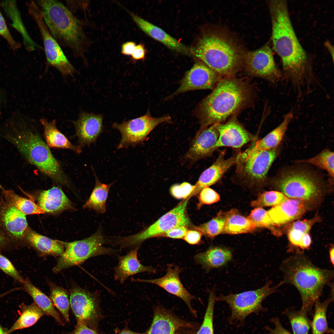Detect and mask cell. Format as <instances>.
Segmentation results:
<instances>
[{"instance_id":"61","label":"cell","mask_w":334,"mask_h":334,"mask_svg":"<svg viewBox=\"0 0 334 334\" xmlns=\"http://www.w3.org/2000/svg\"><path fill=\"white\" fill-rule=\"evenodd\" d=\"M17 289V288L16 289H12L11 290H9V291H8L7 292H5V293H2V294H0V298H2V297H3L4 296L6 295L7 294H8L9 293L11 292H12V291H14L16 289Z\"/></svg>"},{"instance_id":"22","label":"cell","mask_w":334,"mask_h":334,"mask_svg":"<svg viewBox=\"0 0 334 334\" xmlns=\"http://www.w3.org/2000/svg\"><path fill=\"white\" fill-rule=\"evenodd\" d=\"M103 120L101 114L85 112L80 114L73 123L80 147L89 145L96 141L103 131Z\"/></svg>"},{"instance_id":"53","label":"cell","mask_w":334,"mask_h":334,"mask_svg":"<svg viewBox=\"0 0 334 334\" xmlns=\"http://www.w3.org/2000/svg\"><path fill=\"white\" fill-rule=\"evenodd\" d=\"M271 322L273 323L274 327L268 328V332L267 334H292L283 326L278 318L272 319Z\"/></svg>"},{"instance_id":"51","label":"cell","mask_w":334,"mask_h":334,"mask_svg":"<svg viewBox=\"0 0 334 334\" xmlns=\"http://www.w3.org/2000/svg\"><path fill=\"white\" fill-rule=\"evenodd\" d=\"M202 235V233L197 230H188L183 239L190 244L196 245L200 242Z\"/></svg>"},{"instance_id":"21","label":"cell","mask_w":334,"mask_h":334,"mask_svg":"<svg viewBox=\"0 0 334 334\" xmlns=\"http://www.w3.org/2000/svg\"><path fill=\"white\" fill-rule=\"evenodd\" d=\"M118 4L128 13L138 27L147 35L173 50L186 54H191V49L162 29L129 11L120 3Z\"/></svg>"},{"instance_id":"26","label":"cell","mask_w":334,"mask_h":334,"mask_svg":"<svg viewBox=\"0 0 334 334\" xmlns=\"http://www.w3.org/2000/svg\"><path fill=\"white\" fill-rule=\"evenodd\" d=\"M306 208L304 201L289 198L268 211L276 225L284 224L298 218L305 212Z\"/></svg>"},{"instance_id":"31","label":"cell","mask_w":334,"mask_h":334,"mask_svg":"<svg viewBox=\"0 0 334 334\" xmlns=\"http://www.w3.org/2000/svg\"><path fill=\"white\" fill-rule=\"evenodd\" d=\"M27 241L42 255L60 256L64 250L62 242L30 230L25 234Z\"/></svg>"},{"instance_id":"39","label":"cell","mask_w":334,"mask_h":334,"mask_svg":"<svg viewBox=\"0 0 334 334\" xmlns=\"http://www.w3.org/2000/svg\"><path fill=\"white\" fill-rule=\"evenodd\" d=\"M290 322L293 334H308L311 322L308 313L301 310L298 311L287 310L284 312Z\"/></svg>"},{"instance_id":"50","label":"cell","mask_w":334,"mask_h":334,"mask_svg":"<svg viewBox=\"0 0 334 334\" xmlns=\"http://www.w3.org/2000/svg\"><path fill=\"white\" fill-rule=\"evenodd\" d=\"M314 223L312 220L296 221L292 225L291 229L299 231L303 233H309Z\"/></svg>"},{"instance_id":"19","label":"cell","mask_w":334,"mask_h":334,"mask_svg":"<svg viewBox=\"0 0 334 334\" xmlns=\"http://www.w3.org/2000/svg\"><path fill=\"white\" fill-rule=\"evenodd\" d=\"M191 323L181 319L161 306L155 309L153 320L145 334H176L182 329L193 328Z\"/></svg>"},{"instance_id":"4","label":"cell","mask_w":334,"mask_h":334,"mask_svg":"<svg viewBox=\"0 0 334 334\" xmlns=\"http://www.w3.org/2000/svg\"><path fill=\"white\" fill-rule=\"evenodd\" d=\"M37 5L51 34L76 57L84 58L88 45L83 23L56 0H38Z\"/></svg>"},{"instance_id":"34","label":"cell","mask_w":334,"mask_h":334,"mask_svg":"<svg viewBox=\"0 0 334 334\" xmlns=\"http://www.w3.org/2000/svg\"><path fill=\"white\" fill-rule=\"evenodd\" d=\"M19 316L7 331V334H10L16 330L30 327L45 314L35 303L28 305L21 304L19 306Z\"/></svg>"},{"instance_id":"52","label":"cell","mask_w":334,"mask_h":334,"mask_svg":"<svg viewBox=\"0 0 334 334\" xmlns=\"http://www.w3.org/2000/svg\"><path fill=\"white\" fill-rule=\"evenodd\" d=\"M304 234L299 231L290 229L288 235L289 242L293 246L301 248Z\"/></svg>"},{"instance_id":"44","label":"cell","mask_w":334,"mask_h":334,"mask_svg":"<svg viewBox=\"0 0 334 334\" xmlns=\"http://www.w3.org/2000/svg\"><path fill=\"white\" fill-rule=\"evenodd\" d=\"M247 218L255 227L267 228L274 231L276 225L271 219L268 211L262 208H255L252 210Z\"/></svg>"},{"instance_id":"11","label":"cell","mask_w":334,"mask_h":334,"mask_svg":"<svg viewBox=\"0 0 334 334\" xmlns=\"http://www.w3.org/2000/svg\"><path fill=\"white\" fill-rule=\"evenodd\" d=\"M168 115L155 118L149 111L144 115L121 123L115 122L112 127L119 131L121 138L117 146L120 149L136 145L145 140L149 134L158 125L171 121Z\"/></svg>"},{"instance_id":"63","label":"cell","mask_w":334,"mask_h":334,"mask_svg":"<svg viewBox=\"0 0 334 334\" xmlns=\"http://www.w3.org/2000/svg\"><path fill=\"white\" fill-rule=\"evenodd\" d=\"M4 241V237L2 234L0 233V246L1 245Z\"/></svg>"},{"instance_id":"6","label":"cell","mask_w":334,"mask_h":334,"mask_svg":"<svg viewBox=\"0 0 334 334\" xmlns=\"http://www.w3.org/2000/svg\"><path fill=\"white\" fill-rule=\"evenodd\" d=\"M31 164L57 183L66 184L68 179L49 147L39 135L28 130L6 135Z\"/></svg>"},{"instance_id":"10","label":"cell","mask_w":334,"mask_h":334,"mask_svg":"<svg viewBox=\"0 0 334 334\" xmlns=\"http://www.w3.org/2000/svg\"><path fill=\"white\" fill-rule=\"evenodd\" d=\"M28 8L41 36L48 64L57 69L64 75H73L76 71L75 69L50 32L37 4L31 1L28 4Z\"/></svg>"},{"instance_id":"56","label":"cell","mask_w":334,"mask_h":334,"mask_svg":"<svg viewBox=\"0 0 334 334\" xmlns=\"http://www.w3.org/2000/svg\"><path fill=\"white\" fill-rule=\"evenodd\" d=\"M136 45L135 42L131 41L123 43L121 46V53L125 56H131Z\"/></svg>"},{"instance_id":"15","label":"cell","mask_w":334,"mask_h":334,"mask_svg":"<svg viewBox=\"0 0 334 334\" xmlns=\"http://www.w3.org/2000/svg\"><path fill=\"white\" fill-rule=\"evenodd\" d=\"M221 76L205 64L196 63L186 72L173 96L190 91L213 89Z\"/></svg>"},{"instance_id":"46","label":"cell","mask_w":334,"mask_h":334,"mask_svg":"<svg viewBox=\"0 0 334 334\" xmlns=\"http://www.w3.org/2000/svg\"><path fill=\"white\" fill-rule=\"evenodd\" d=\"M198 208L203 204H210L220 200L219 195L214 190L209 187L203 189L199 192Z\"/></svg>"},{"instance_id":"5","label":"cell","mask_w":334,"mask_h":334,"mask_svg":"<svg viewBox=\"0 0 334 334\" xmlns=\"http://www.w3.org/2000/svg\"><path fill=\"white\" fill-rule=\"evenodd\" d=\"M191 51V54L225 78L235 75L241 64L238 48L230 39L220 33L204 35Z\"/></svg>"},{"instance_id":"32","label":"cell","mask_w":334,"mask_h":334,"mask_svg":"<svg viewBox=\"0 0 334 334\" xmlns=\"http://www.w3.org/2000/svg\"><path fill=\"white\" fill-rule=\"evenodd\" d=\"M225 213V222L222 233L237 234L248 233L253 232L256 228L247 217L240 215L235 209Z\"/></svg>"},{"instance_id":"49","label":"cell","mask_w":334,"mask_h":334,"mask_svg":"<svg viewBox=\"0 0 334 334\" xmlns=\"http://www.w3.org/2000/svg\"><path fill=\"white\" fill-rule=\"evenodd\" d=\"M188 230L186 227L185 226L177 227L159 234L156 237L183 239Z\"/></svg>"},{"instance_id":"40","label":"cell","mask_w":334,"mask_h":334,"mask_svg":"<svg viewBox=\"0 0 334 334\" xmlns=\"http://www.w3.org/2000/svg\"><path fill=\"white\" fill-rule=\"evenodd\" d=\"M225 213L220 212L216 216L207 222L195 228L207 237L213 238L222 233L225 222Z\"/></svg>"},{"instance_id":"30","label":"cell","mask_w":334,"mask_h":334,"mask_svg":"<svg viewBox=\"0 0 334 334\" xmlns=\"http://www.w3.org/2000/svg\"><path fill=\"white\" fill-rule=\"evenodd\" d=\"M44 129L46 144L53 148L69 149L78 153L82 152L81 147L72 144L56 126L55 120L51 121L45 118L40 119Z\"/></svg>"},{"instance_id":"2","label":"cell","mask_w":334,"mask_h":334,"mask_svg":"<svg viewBox=\"0 0 334 334\" xmlns=\"http://www.w3.org/2000/svg\"><path fill=\"white\" fill-rule=\"evenodd\" d=\"M251 91L242 80L232 77L221 79L210 94L200 102L196 114L199 133L215 124H221L244 106L250 100Z\"/></svg>"},{"instance_id":"48","label":"cell","mask_w":334,"mask_h":334,"mask_svg":"<svg viewBox=\"0 0 334 334\" xmlns=\"http://www.w3.org/2000/svg\"><path fill=\"white\" fill-rule=\"evenodd\" d=\"M0 35L6 41L13 49H16L19 48V44L14 40L11 36L4 18L0 12Z\"/></svg>"},{"instance_id":"17","label":"cell","mask_w":334,"mask_h":334,"mask_svg":"<svg viewBox=\"0 0 334 334\" xmlns=\"http://www.w3.org/2000/svg\"><path fill=\"white\" fill-rule=\"evenodd\" d=\"M96 294L79 287L71 289L70 305L77 322L87 323L94 317L97 308Z\"/></svg>"},{"instance_id":"18","label":"cell","mask_w":334,"mask_h":334,"mask_svg":"<svg viewBox=\"0 0 334 334\" xmlns=\"http://www.w3.org/2000/svg\"><path fill=\"white\" fill-rule=\"evenodd\" d=\"M219 124H214L196 133L185 158L195 161L210 156L217 148L216 144L219 132Z\"/></svg>"},{"instance_id":"24","label":"cell","mask_w":334,"mask_h":334,"mask_svg":"<svg viewBox=\"0 0 334 334\" xmlns=\"http://www.w3.org/2000/svg\"><path fill=\"white\" fill-rule=\"evenodd\" d=\"M139 246L131 250L123 256L118 255V263L114 268V278L115 280L123 284L130 276L143 272L154 273L156 269L151 266L142 264L137 258V253Z\"/></svg>"},{"instance_id":"36","label":"cell","mask_w":334,"mask_h":334,"mask_svg":"<svg viewBox=\"0 0 334 334\" xmlns=\"http://www.w3.org/2000/svg\"><path fill=\"white\" fill-rule=\"evenodd\" d=\"M333 300L331 298L323 302L318 300L315 302L314 315L311 322L312 334H333V330L328 327L326 317L328 306Z\"/></svg>"},{"instance_id":"43","label":"cell","mask_w":334,"mask_h":334,"mask_svg":"<svg viewBox=\"0 0 334 334\" xmlns=\"http://www.w3.org/2000/svg\"><path fill=\"white\" fill-rule=\"evenodd\" d=\"M216 296L212 291L209 293L208 302L202 323L196 334H214L213 312Z\"/></svg>"},{"instance_id":"62","label":"cell","mask_w":334,"mask_h":334,"mask_svg":"<svg viewBox=\"0 0 334 334\" xmlns=\"http://www.w3.org/2000/svg\"><path fill=\"white\" fill-rule=\"evenodd\" d=\"M7 331L5 330L0 325V334H7Z\"/></svg>"},{"instance_id":"45","label":"cell","mask_w":334,"mask_h":334,"mask_svg":"<svg viewBox=\"0 0 334 334\" xmlns=\"http://www.w3.org/2000/svg\"><path fill=\"white\" fill-rule=\"evenodd\" d=\"M195 186L185 182L172 186L170 189L171 195L178 199H186L190 196L195 189Z\"/></svg>"},{"instance_id":"9","label":"cell","mask_w":334,"mask_h":334,"mask_svg":"<svg viewBox=\"0 0 334 334\" xmlns=\"http://www.w3.org/2000/svg\"><path fill=\"white\" fill-rule=\"evenodd\" d=\"M280 285L272 286L270 282L258 289L228 295H220L216 301L225 302L231 309L230 319L242 321L250 314L263 309L262 303L270 295L277 291Z\"/></svg>"},{"instance_id":"60","label":"cell","mask_w":334,"mask_h":334,"mask_svg":"<svg viewBox=\"0 0 334 334\" xmlns=\"http://www.w3.org/2000/svg\"><path fill=\"white\" fill-rule=\"evenodd\" d=\"M326 45V47H327L328 49L329 50V52L331 54H332L333 59V50H332V48H333V47H332V45L329 42H327Z\"/></svg>"},{"instance_id":"20","label":"cell","mask_w":334,"mask_h":334,"mask_svg":"<svg viewBox=\"0 0 334 334\" xmlns=\"http://www.w3.org/2000/svg\"><path fill=\"white\" fill-rule=\"evenodd\" d=\"M219 136L216 144L217 148L229 147L239 148L255 139V137L248 132L235 118L224 124H219Z\"/></svg>"},{"instance_id":"57","label":"cell","mask_w":334,"mask_h":334,"mask_svg":"<svg viewBox=\"0 0 334 334\" xmlns=\"http://www.w3.org/2000/svg\"><path fill=\"white\" fill-rule=\"evenodd\" d=\"M311 242V240L309 233H304L302 242L301 249H306L310 246Z\"/></svg>"},{"instance_id":"33","label":"cell","mask_w":334,"mask_h":334,"mask_svg":"<svg viewBox=\"0 0 334 334\" xmlns=\"http://www.w3.org/2000/svg\"><path fill=\"white\" fill-rule=\"evenodd\" d=\"M25 290L31 296L35 303L45 314L53 317L57 322L62 324L63 321L56 310L50 298L34 286L28 280H24L23 283Z\"/></svg>"},{"instance_id":"38","label":"cell","mask_w":334,"mask_h":334,"mask_svg":"<svg viewBox=\"0 0 334 334\" xmlns=\"http://www.w3.org/2000/svg\"><path fill=\"white\" fill-rule=\"evenodd\" d=\"M50 298L53 305L60 311L65 319L69 320L70 300L66 290L62 287L49 282Z\"/></svg>"},{"instance_id":"3","label":"cell","mask_w":334,"mask_h":334,"mask_svg":"<svg viewBox=\"0 0 334 334\" xmlns=\"http://www.w3.org/2000/svg\"><path fill=\"white\" fill-rule=\"evenodd\" d=\"M280 269L283 278L280 285L290 284L298 290L302 301L301 310L308 313L319 300L325 285L333 277V271L314 265L305 255L298 253L285 259Z\"/></svg>"},{"instance_id":"7","label":"cell","mask_w":334,"mask_h":334,"mask_svg":"<svg viewBox=\"0 0 334 334\" xmlns=\"http://www.w3.org/2000/svg\"><path fill=\"white\" fill-rule=\"evenodd\" d=\"M61 242L64 250L53 269L54 273L79 264L90 258L113 255L121 250L104 246L105 244L109 243V239L105 237L100 228L92 236L84 239L70 242Z\"/></svg>"},{"instance_id":"55","label":"cell","mask_w":334,"mask_h":334,"mask_svg":"<svg viewBox=\"0 0 334 334\" xmlns=\"http://www.w3.org/2000/svg\"><path fill=\"white\" fill-rule=\"evenodd\" d=\"M67 334H98L95 331L88 327L84 323L77 322L76 326L72 332Z\"/></svg>"},{"instance_id":"41","label":"cell","mask_w":334,"mask_h":334,"mask_svg":"<svg viewBox=\"0 0 334 334\" xmlns=\"http://www.w3.org/2000/svg\"><path fill=\"white\" fill-rule=\"evenodd\" d=\"M298 161L313 165L326 171L332 177H334V153L328 149H324L313 157Z\"/></svg>"},{"instance_id":"54","label":"cell","mask_w":334,"mask_h":334,"mask_svg":"<svg viewBox=\"0 0 334 334\" xmlns=\"http://www.w3.org/2000/svg\"><path fill=\"white\" fill-rule=\"evenodd\" d=\"M146 50L142 43L136 45L131 55V59L133 61L143 60L145 58Z\"/></svg>"},{"instance_id":"29","label":"cell","mask_w":334,"mask_h":334,"mask_svg":"<svg viewBox=\"0 0 334 334\" xmlns=\"http://www.w3.org/2000/svg\"><path fill=\"white\" fill-rule=\"evenodd\" d=\"M232 258L233 254L230 250L220 247L210 248L194 257L195 262L201 265L207 272L224 266L230 261Z\"/></svg>"},{"instance_id":"12","label":"cell","mask_w":334,"mask_h":334,"mask_svg":"<svg viewBox=\"0 0 334 334\" xmlns=\"http://www.w3.org/2000/svg\"><path fill=\"white\" fill-rule=\"evenodd\" d=\"M278 188L287 197L304 201L310 200L319 195L320 191L316 179L308 173L291 171L282 174L276 180Z\"/></svg>"},{"instance_id":"37","label":"cell","mask_w":334,"mask_h":334,"mask_svg":"<svg viewBox=\"0 0 334 334\" xmlns=\"http://www.w3.org/2000/svg\"><path fill=\"white\" fill-rule=\"evenodd\" d=\"M7 203L25 215L45 213L38 204L33 200L21 197L12 191L3 190Z\"/></svg>"},{"instance_id":"8","label":"cell","mask_w":334,"mask_h":334,"mask_svg":"<svg viewBox=\"0 0 334 334\" xmlns=\"http://www.w3.org/2000/svg\"><path fill=\"white\" fill-rule=\"evenodd\" d=\"M189 197L175 208L167 212L153 224L140 232L126 237H116V245L122 248H135L139 246L145 240L156 237L158 235L174 228L181 226L186 227L190 220L186 214Z\"/></svg>"},{"instance_id":"23","label":"cell","mask_w":334,"mask_h":334,"mask_svg":"<svg viewBox=\"0 0 334 334\" xmlns=\"http://www.w3.org/2000/svg\"><path fill=\"white\" fill-rule=\"evenodd\" d=\"M0 221L12 238L20 239L25 235L28 227L26 215L7 202L0 208Z\"/></svg>"},{"instance_id":"42","label":"cell","mask_w":334,"mask_h":334,"mask_svg":"<svg viewBox=\"0 0 334 334\" xmlns=\"http://www.w3.org/2000/svg\"><path fill=\"white\" fill-rule=\"evenodd\" d=\"M289 198L281 192L276 191H266L259 194L257 199L252 201L251 206L254 208L274 207Z\"/></svg>"},{"instance_id":"1","label":"cell","mask_w":334,"mask_h":334,"mask_svg":"<svg viewBox=\"0 0 334 334\" xmlns=\"http://www.w3.org/2000/svg\"><path fill=\"white\" fill-rule=\"evenodd\" d=\"M273 48L280 57L283 69L294 83H301L306 71L307 58L292 24L285 0L269 2Z\"/></svg>"},{"instance_id":"14","label":"cell","mask_w":334,"mask_h":334,"mask_svg":"<svg viewBox=\"0 0 334 334\" xmlns=\"http://www.w3.org/2000/svg\"><path fill=\"white\" fill-rule=\"evenodd\" d=\"M244 63L246 71L252 76L272 83L278 82L282 78L272 50L268 46L248 53L245 57Z\"/></svg>"},{"instance_id":"47","label":"cell","mask_w":334,"mask_h":334,"mask_svg":"<svg viewBox=\"0 0 334 334\" xmlns=\"http://www.w3.org/2000/svg\"><path fill=\"white\" fill-rule=\"evenodd\" d=\"M0 268L7 274L19 282L23 283L24 280L19 275L11 262L0 254Z\"/></svg>"},{"instance_id":"35","label":"cell","mask_w":334,"mask_h":334,"mask_svg":"<svg viewBox=\"0 0 334 334\" xmlns=\"http://www.w3.org/2000/svg\"><path fill=\"white\" fill-rule=\"evenodd\" d=\"M95 185L88 199L84 205V208L93 209L99 213L106 211V203L110 188L113 183H101L94 173Z\"/></svg>"},{"instance_id":"16","label":"cell","mask_w":334,"mask_h":334,"mask_svg":"<svg viewBox=\"0 0 334 334\" xmlns=\"http://www.w3.org/2000/svg\"><path fill=\"white\" fill-rule=\"evenodd\" d=\"M182 269L178 266L168 264L166 274L160 278L152 279L131 278L134 281L150 283L156 285L169 293L182 299L193 314L195 312L192 308V301L196 299L183 286L180 278L179 274Z\"/></svg>"},{"instance_id":"27","label":"cell","mask_w":334,"mask_h":334,"mask_svg":"<svg viewBox=\"0 0 334 334\" xmlns=\"http://www.w3.org/2000/svg\"><path fill=\"white\" fill-rule=\"evenodd\" d=\"M293 114L289 112L284 117L282 122L276 128L261 139L255 142L242 153L241 157H244L254 152L262 150L276 148L281 141L293 118Z\"/></svg>"},{"instance_id":"59","label":"cell","mask_w":334,"mask_h":334,"mask_svg":"<svg viewBox=\"0 0 334 334\" xmlns=\"http://www.w3.org/2000/svg\"><path fill=\"white\" fill-rule=\"evenodd\" d=\"M118 334H145V333H139L129 330H125L122 331Z\"/></svg>"},{"instance_id":"28","label":"cell","mask_w":334,"mask_h":334,"mask_svg":"<svg viewBox=\"0 0 334 334\" xmlns=\"http://www.w3.org/2000/svg\"><path fill=\"white\" fill-rule=\"evenodd\" d=\"M38 200V205L45 213H56L72 208L70 200L58 187L42 191Z\"/></svg>"},{"instance_id":"25","label":"cell","mask_w":334,"mask_h":334,"mask_svg":"<svg viewBox=\"0 0 334 334\" xmlns=\"http://www.w3.org/2000/svg\"><path fill=\"white\" fill-rule=\"evenodd\" d=\"M236 161V156L225 159L223 153L220 154L215 162L201 174L190 196L195 195L203 189L215 183Z\"/></svg>"},{"instance_id":"58","label":"cell","mask_w":334,"mask_h":334,"mask_svg":"<svg viewBox=\"0 0 334 334\" xmlns=\"http://www.w3.org/2000/svg\"><path fill=\"white\" fill-rule=\"evenodd\" d=\"M334 250L333 246L331 247L329 250V255L330 261L332 264H334Z\"/></svg>"},{"instance_id":"13","label":"cell","mask_w":334,"mask_h":334,"mask_svg":"<svg viewBox=\"0 0 334 334\" xmlns=\"http://www.w3.org/2000/svg\"><path fill=\"white\" fill-rule=\"evenodd\" d=\"M277 154L275 148L259 150L242 158L236 156L237 175L252 182L263 181Z\"/></svg>"}]
</instances>
